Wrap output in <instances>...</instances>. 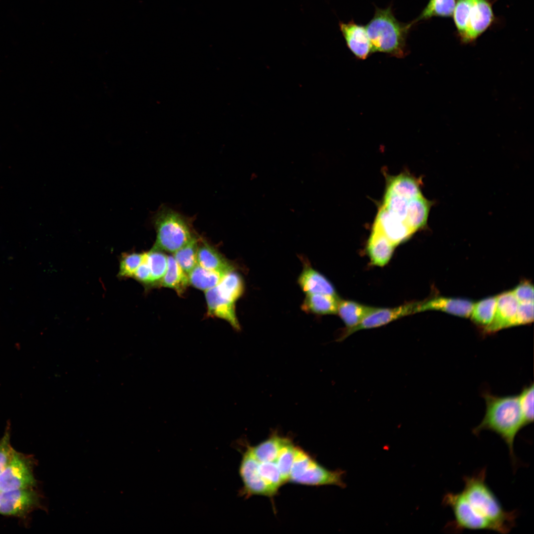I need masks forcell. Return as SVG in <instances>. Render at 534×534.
I'll list each match as a JSON object with an SVG mask.
<instances>
[{
    "mask_svg": "<svg viewBox=\"0 0 534 534\" xmlns=\"http://www.w3.org/2000/svg\"><path fill=\"white\" fill-rule=\"evenodd\" d=\"M486 472L484 467L471 476H464L461 492L474 513L489 524L491 531L507 534L515 526L518 512L504 509L486 483Z\"/></svg>",
    "mask_w": 534,
    "mask_h": 534,
    "instance_id": "6da1fadb",
    "label": "cell"
},
{
    "mask_svg": "<svg viewBox=\"0 0 534 534\" xmlns=\"http://www.w3.org/2000/svg\"><path fill=\"white\" fill-rule=\"evenodd\" d=\"M484 398L486 411L480 424L473 430L476 435L482 431H492L498 436L507 445L512 464H517L514 451L516 436L525 425L518 396L497 397L486 394Z\"/></svg>",
    "mask_w": 534,
    "mask_h": 534,
    "instance_id": "7a4b0ae2",
    "label": "cell"
},
{
    "mask_svg": "<svg viewBox=\"0 0 534 534\" xmlns=\"http://www.w3.org/2000/svg\"><path fill=\"white\" fill-rule=\"evenodd\" d=\"M414 24H404L394 16L391 7L377 8L373 17L365 26L372 52L403 55L407 33Z\"/></svg>",
    "mask_w": 534,
    "mask_h": 534,
    "instance_id": "3957f363",
    "label": "cell"
},
{
    "mask_svg": "<svg viewBox=\"0 0 534 534\" xmlns=\"http://www.w3.org/2000/svg\"><path fill=\"white\" fill-rule=\"evenodd\" d=\"M452 16L459 37L464 43L474 41L494 20L489 0H457Z\"/></svg>",
    "mask_w": 534,
    "mask_h": 534,
    "instance_id": "277c9868",
    "label": "cell"
},
{
    "mask_svg": "<svg viewBox=\"0 0 534 534\" xmlns=\"http://www.w3.org/2000/svg\"><path fill=\"white\" fill-rule=\"evenodd\" d=\"M156 239L153 248L174 253L194 236L189 221L180 213L162 207L153 218Z\"/></svg>",
    "mask_w": 534,
    "mask_h": 534,
    "instance_id": "5b68a950",
    "label": "cell"
},
{
    "mask_svg": "<svg viewBox=\"0 0 534 534\" xmlns=\"http://www.w3.org/2000/svg\"><path fill=\"white\" fill-rule=\"evenodd\" d=\"M345 471H330L320 465L299 447L295 446L293 463L289 481L308 485H332L344 488Z\"/></svg>",
    "mask_w": 534,
    "mask_h": 534,
    "instance_id": "8992f818",
    "label": "cell"
},
{
    "mask_svg": "<svg viewBox=\"0 0 534 534\" xmlns=\"http://www.w3.org/2000/svg\"><path fill=\"white\" fill-rule=\"evenodd\" d=\"M442 502L444 506L450 508L454 516L447 523L446 530L454 533L464 530L491 531L489 524L474 513L461 491L446 493Z\"/></svg>",
    "mask_w": 534,
    "mask_h": 534,
    "instance_id": "52a82bcc",
    "label": "cell"
},
{
    "mask_svg": "<svg viewBox=\"0 0 534 534\" xmlns=\"http://www.w3.org/2000/svg\"><path fill=\"white\" fill-rule=\"evenodd\" d=\"M33 467L31 457L15 450L10 462L0 474V491L35 487L37 482Z\"/></svg>",
    "mask_w": 534,
    "mask_h": 534,
    "instance_id": "ba28073f",
    "label": "cell"
},
{
    "mask_svg": "<svg viewBox=\"0 0 534 534\" xmlns=\"http://www.w3.org/2000/svg\"><path fill=\"white\" fill-rule=\"evenodd\" d=\"M239 474L243 483V486L239 491L241 496L247 498L253 495H262L272 498L276 494L261 476L259 462L249 445L242 454Z\"/></svg>",
    "mask_w": 534,
    "mask_h": 534,
    "instance_id": "9c48e42d",
    "label": "cell"
},
{
    "mask_svg": "<svg viewBox=\"0 0 534 534\" xmlns=\"http://www.w3.org/2000/svg\"><path fill=\"white\" fill-rule=\"evenodd\" d=\"M41 497L33 488L0 492V514L24 517L39 507Z\"/></svg>",
    "mask_w": 534,
    "mask_h": 534,
    "instance_id": "30bf717a",
    "label": "cell"
},
{
    "mask_svg": "<svg viewBox=\"0 0 534 534\" xmlns=\"http://www.w3.org/2000/svg\"><path fill=\"white\" fill-rule=\"evenodd\" d=\"M419 302L411 303L392 308L374 309L355 328L340 336L337 341L344 340L358 331L381 327L403 316L418 312Z\"/></svg>",
    "mask_w": 534,
    "mask_h": 534,
    "instance_id": "8fae6325",
    "label": "cell"
},
{
    "mask_svg": "<svg viewBox=\"0 0 534 534\" xmlns=\"http://www.w3.org/2000/svg\"><path fill=\"white\" fill-rule=\"evenodd\" d=\"M372 227L380 231L396 246L406 241L414 233L404 222L382 207L379 210Z\"/></svg>",
    "mask_w": 534,
    "mask_h": 534,
    "instance_id": "7c38bea8",
    "label": "cell"
},
{
    "mask_svg": "<svg viewBox=\"0 0 534 534\" xmlns=\"http://www.w3.org/2000/svg\"><path fill=\"white\" fill-rule=\"evenodd\" d=\"M518 305L519 302L511 291L497 296L493 319L490 323L484 328V331L491 333L511 327Z\"/></svg>",
    "mask_w": 534,
    "mask_h": 534,
    "instance_id": "4fadbf2b",
    "label": "cell"
},
{
    "mask_svg": "<svg viewBox=\"0 0 534 534\" xmlns=\"http://www.w3.org/2000/svg\"><path fill=\"white\" fill-rule=\"evenodd\" d=\"M205 298L209 316L222 319L228 322L234 330H241L236 314L235 303L222 295L216 286L205 291Z\"/></svg>",
    "mask_w": 534,
    "mask_h": 534,
    "instance_id": "5bb4252c",
    "label": "cell"
},
{
    "mask_svg": "<svg viewBox=\"0 0 534 534\" xmlns=\"http://www.w3.org/2000/svg\"><path fill=\"white\" fill-rule=\"evenodd\" d=\"M302 261L303 269L297 283L306 294H324L338 296L334 286L325 276L312 268L304 258Z\"/></svg>",
    "mask_w": 534,
    "mask_h": 534,
    "instance_id": "9a60e30c",
    "label": "cell"
},
{
    "mask_svg": "<svg viewBox=\"0 0 534 534\" xmlns=\"http://www.w3.org/2000/svg\"><path fill=\"white\" fill-rule=\"evenodd\" d=\"M340 29L351 51L358 58L364 59L372 52L365 27L351 21L340 22Z\"/></svg>",
    "mask_w": 534,
    "mask_h": 534,
    "instance_id": "2e32d148",
    "label": "cell"
},
{
    "mask_svg": "<svg viewBox=\"0 0 534 534\" xmlns=\"http://www.w3.org/2000/svg\"><path fill=\"white\" fill-rule=\"evenodd\" d=\"M474 304L473 302L465 299L439 297L419 302L418 312L436 310L460 317H469Z\"/></svg>",
    "mask_w": 534,
    "mask_h": 534,
    "instance_id": "e0dca14e",
    "label": "cell"
},
{
    "mask_svg": "<svg viewBox=\"0 0 534 534\" xmlns=\"http://www.w3.org/2000/svg\"><path fill=\"white\" fill-rule=\"evenodd\" d=\"M396 246L383 234L372 227L366 250L371 263L383 267L389 262Z\"/></svg>",
    "mask_w": 534,
    "mask_h": 534,
    "instance_id": "ac0fdd59",
    "label": "cell"
},
{
    "mask_svg": "<svg viewBox=\"0 0 534 534\" xmlns=\"http://www.w3.org/2000/svg\"><path fill=\"white\" fill-rule=\"evenodd\" d=\"M421 182L419 179L407 174L390 176L387 178L385 192L410 200L422 195Z\"/></svg>",
    "mask_w": 534,
    "mask_h": 534,
    "instance_id": "d6986e66",
    "label": "cell"
},
{
    "mask_svg": "<svg viewBox=\"0 0 534 534\" xmlns=\"http://www.w3.org/2000/svg\"><path fill=\"white\" fill-rule=\"evenodd\" d=\"M432 201L423 195L410 199L408 203L405 223L415 233L427 225Z\"/></svg>",
    "mask_w": 534,
    "mask_h": 534,
    "instance_id": "ffe728a7",
    "label": "cell"
},
{
    "mask_svg": "<svg viewBox=\"0 0 534 534\" xmlns=\"http://www.w3.org/2000/svg\"><path fill=\"white\" fill-rule=\"evenodd\" d=\"M340 299L338 296L324 294H308L301 308L304 312L317 315L336 314Z\"/></svg>",
    "mask_w": 534,
    "mask_h": 534,
    "instance_id": "44dd1931",
    "label": "cell"
},
{
    "mask_svg": "<svg viewBox=\"0 0 534 534\" xmlns=\"http://www.w3.org/2000/svg\"><path fill=\"white\" fill-rule=\"evenodd\" d=\"M197 263L208 269L229 272L235 270L233 264L205 241L198 246Z\"/></svg>",
    "mask_w": 534,
    "mask_h": 534,
    "instance_id": "7402d4cb",
    "label": "cell"
},
{
    "mask_svg": "<svg viewBox=\"0 0 534 534\" xmlns=\"http://www.w3.org/2000/svg\"><path fill=\"white\" fill-rule=\"evenodd\" d=\"M374 309V307L365 306L353 301L340 300L337 314H339L346 326L345 331L341 335L356 326Z\"/></svg>",
    "mask_w": 534,
    "mask_h": 534,
    "instance_id": "603a6c76",
    "label": "cell"
},
{
    "mask_svg": "<svg viewBox=\"0 0 534 534\" xmlns=\"http://www.w3.org/2000/svg\"><path fill=\"white\" fill-rule=\"evenodd\" d=\"M160 281L162 286L173 289L178 294L183 293L189 284L188 274L172 256H168L167 269Z\"/></svg>",
    "mask_w": 534,
    "mask_h": 534,
    "instance_id": "cb8c5ba5",
    "label": "cell"
},
{
    "mask_svg": "<svg viewBox=\"0 0 534 534\" xmlns=\"http://www.w3.org/2000/svg\"><path fill=\"white\" fill-rule=\"evenodd\" d=\"M227 273L208 269L197 264L188 273L189 283L206 291L216 286Z\"/></svg>",
    "mask_w": 534,
    "mask_h": 534,
    "instance_id": "d4e9b609",
    "label": "cell"
},
{
    "mask_svg": "<svg viewBox=\"0 0 534 534\" xmlns=\"http://www.w3.org/2000/svg\"><path fill=\"white\" fill-rule=\"evenodd\" d=\"M274 432L269 437L255 446H251L252 452L259 462H274L284 439Z\"/></svg>",
    "mask_w": 534,
    "mask_h": 534,
    "instance_id": "484cf974",
    "label": "cell"
},
{
    "mask_svg": "<svg viewBox=\"0 0 534 534\" xmlns=\"http://www.w3.org/2000/svg\"><path fill=\"white\" fill-rule=\"evenodd\" d=\"M216 287L222 295L235 303L242 296L245 288L242 278L235 270L227 273Z\"/></svg>",
    "mask_w": 534,
    "mask_h": 534,
    "instance_id": "4316f807",
    "label": "cell"
},
{
    "mask_svg": "<svg viewBox=\"0 0 534 534\" xmlns=\"http://www.w3.org/2000/svg\"><path fill=\"white\" fill-rule=\"evenodd\" d=\"M497 296L489 297L474 304L470 316L476 324L484 328L491 322L495 311Z\"/></svg>",
    "mask_w": 534,
    "mask_h": 534,
    "instance_id": "83f0119b",
    "label": "cell"
},
{
    "mask_svg": "<svg viewBox=\"0 0 534 534\" xmlns=\"http://www.w3.org/2000/svg\"><path fill=\"white\" fill-rule=\"evenodd\" d=\"M198 239L194 236L187 243L174 253V259L187 274L198 264Z\"/></svg>",
    "mask_w": 534,
    "mask_h": 534,
    "instance_id": "f1b7e54d",
    "label": "cell"
},
{
    "mask_svg": "<svg viewBox=\"0 0 534 534\" xmlns=\"http://www.w3.org/2000/svg\"><path fill=\"white\" fill-rule=\"evenodd\" d=\"M455 0H430L414 23L433 17H449L452 16Z\"/></svg>",
    "mask_w": 534,
    "mask_h": 534,
    "instance_id": "f546056e",
    "label": "cell"
},
{
    "mask_svg": "<svg viewBox=\"0 0 534 534\" xmlns=\"http://www.w3.org/2000/svg\"><path fill=\"white\" fill-rule=\"evenodd\" d=\"M295 448L292 440L285 437L275 462L284 484L289 481L294 459Z\"/></svg>",
    "mask_w": 534,
    "mask_h": 534,
    "instance_id": "4dcf8cb0",
    "label": "cell"
},
{
    "mask_svg": "<svg viewBox=\"0 0 534 534\" xmlns=\"http://www.w3.org/2000/svg\"><path fill=\"white\" fill-rule=\"evenodd\" d=\"M145 260L151 272V284L160 281L167 269L168 256L161 250L152 248L146 252Z\"/></svg>",
    "mask_w": 534,
    "mask_h": 534,
    "instance_id": "1f68e13d",
    "label": "cell"
},
{
    "mask_svg": "<svg viewBox=\"0 0 534 534\" xmlns=\"http://www.w3.org/2000/svg\"><path fill=\"white\" fill-rule=\"evenodd\" d=\"M145 257L144 253H123L119 258L118 277L120 278H133L139 266Z\"/></svg>",
    "mask_w": 534,
    "mask_h": 534,
    "instance_id": "d6a6232c",
    "label": "cell"
},
{
    "mask_svg": "<svg viewBox=\"0 0 534 534\" xmlns=\"http://www.w3.org/2000/svg\"><path fill=\"white\" fill-rule=\"evenodd\" d=\"M259 472L265 481L275 492L283 484L279 469L274 462H259Z\"/></svg>",
    "mask_w": 534,
    "mask_h": 534,
    "instance_id": "836d02e7",
    "label": "cell"
},
{
    "mask_svg": "<svg viewBox=\"0 0 534 534\" xmlns=\"http://www.w3.org/2000/svg\"><path fill=\"white\" fill-rule=\"evenodd\" d=\"M534 384L523 389L518 395L525 426L534 421Z\"/></svg>",
    "mask_w": 534,
    "mask_h": 534,
    "instance_id": "e575fe53",
    "label": "cell"
},
{
    "mask_svg": "<svg viewBox=\"0 0 534 534\" xmlns=\"http://www.w3.org/2000/svg\"><path fill=\"white\" fill-rule=\"evenodd\" d=\"M10 439V434L8 426L0 440V474L10 462L15 450L11 445Z\"/></svg>",
    "mask_w": 534,
    "mask_h": 534,
    "instance_id": "d590c367",
    "label": "cell"
},
{
    "mask_svg": "<svg viewBox=\"0 0 534 534\" xmlns=\"http://www.w3.org/2000/svg\"><path fill=\"white\" fill-rule=\"evenodd\" d=\"M534 320V302L519 303L511 327L529 324Z\"/></svg>",
    "mask_w": 534,
    "mask_h": 534,
    "instance_id": "8d00e7d4",
    "label": "cell"
},
{
    "mask_svg": "<svg viewBox=\"0 0 534 534\" xmlns=\"http://www.w3.org/2000/svg\"><path fill=\"white\" fill-rule=\"evenodd\" d=\"M534 289L533 284L525 282L511 290L519 303L534 302Z\"/></svg>",
    "mask_w": 534,
    "mask_h": 534,
    "instance_id": "74e56055",
    "label": "cell"
},
{
    "mask_svg": "<svg viewBox=\"0 0 534 534\" xmlns=\"http://www.w3.org/2000/svg\"><path fill=\"white\" fill-rule=\"evenodd\" d=\"M133 278L143 285H149L151 284V272L145 260V257L143 263L135 271Z\"/></svg>",
    "mask_w": 534,
    "mask_h": 534,
    "instance_id": "f35d334b",
    "label": "cell"
},
{
    "mask_svg": "<svg viewBox=\"0 0 534 534\" xmlns=\"http://www.w3.org/2000/svg\"></svg>",
    "mask_w": 534,
    "mask_h": 534,
    "instance_id": "ab89813d",
    "label": "cell"
}]
</instances>
